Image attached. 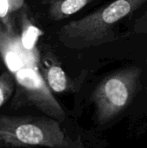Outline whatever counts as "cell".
I'll return each mask as SVG.
<instances>
[{
	"label": "cell",
	"instance_id": "9",
	"mask_svg": "<svg viewBox=\"0 0 147 148\" xmlns=\"http://www.w3.org/2000/svg\"><path fill=\"white\" fill-rule=\"evenodd\" d=\"M16 89V82L10 72H3L0 75V108L11 97Z\"/></svg>",
	"mask_w": 147,
	"mask_h": 148
},
{
	"label": "cell",
	"instance_id": "4",
	"mask_svg": "<svg viewBox=\"0 0 147 148\" xmlns=\"http://www.w3.org/2000/svg\"><path fill=\"white\" fill-rule=\"evenodd\" d=\"M11 75L16 89L14 107L32 106L60 122L64 121V110L39 72L36 62L25 63Z\"/></svg>",
	"mask_w": 147,
	"mask_h": 148
},
{
	"label": "cell",
	"instance_id": "1",
	"mask_svg": "<svg viewBox=\"0 0 147 148\" xmlns=\"http://www.w3.org/2000/svg\"><path fill=\"white\" fill-rule=\"evenodd\" d=\"M42 147L85 148L81 140L69 137L51 117L0 114V147Z\"/></svg>",
	"mask_w": 147,
	"mask_h": 148
},
{
	"label": "cell",
	"instance_id": "5",
	"mask_svg": "<svg viewBox=\"0 0 147 148\" xmlns=\"http://www.w3.org/2000/svg\"><path fill=\"white\" fill-rule=\"evenodd\" d=\"M94 0H49V15L53 20H62L77 13Z\"/></svg>",
	"mask_w": 147,
	"mask_h": 148
},
{
	"label": "cell",
	"instance_id": "3",
	"mask_svg": "<svg viewBox=\"0 0 147 148\" xmlns=\"http://www.w3.org/2000/svg\"><path fill=\"white\" fill-rule=\"evenodd\" d=\"M141 72L139 67L126 68L106 77L97 86L92 95L97 123H108L127 107L135 95Z\"/></svg>",
	"mask_w": 147,
	"mask_h": 148
},
{
	"label": "cell",
	"instance_id": "6",
	"mask_svg": "<svg viewBox=\"0 0 147 148\" xmlns=\"http://www.w3.org/2000/svg\"><path fill=\"white\" fill-rule=\"evenodd\" d=\"M43 78L52 92L62 93L68 88L66 73L57 64H52L43 69Z\"/></svg>",
	"mask_w": 147,
	"mask_h": 148
},
{
	"label": "cell",
	"instance_id": "2",
	"mask_svg": "<svg viewBox=\"0 0 147 148\" xmlns=\"http://www.w3.org/2000/svg\"><path fill=\"white\" fill-rule=\"evenodd\" d=\"M147 0H114L95 11L68 23L59 31L62 42L70 49H86L105 42L113 25Z\"/></svg>",
	"mask_w": 147,
	"mask_h": 148
},
{
	"label": "cell",
	"instance_id": "7",
	"mask_svg": "<svg viewBox=\"0 0 147 148\" xmlns=\"http://www.w3.org/2000/svg\"><path fill=\"white\" fill-rule=\"evenodd\" d=\"M25 6V0H0V22L5 29L14 34L15 16Z\"/></svg>",
	"mask_w": 147,
	"mask_h": 148
},
{
	"label": "cell",
	"instance_id": "8",
	"mask_svg": "<svg viewBox=\"0 0 147 148\" xmlns=\"http://www.w3.org/2000/svg\"><path fill=\"white\" fill-rule=\"evenodd\" d=\"M41 34L42 31L35 26L27 17L25 13H23L22 16V33L21 37L19 38L23 47L27 50L34 51L36 42Z\"/></svg>",
	"mask_w": 147,
	"mask_h": 148
}]
</instances>
